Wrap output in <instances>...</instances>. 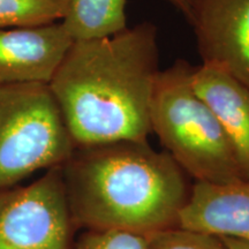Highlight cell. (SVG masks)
<instances>
[{
    "instance_id": "obj_1",
    "label": "cell",
    "mask_w": 249,
    "mask_h": 249,
    "mask_svg": "<svg viewBox=\"0 0 249 249\" xmlns=\"http://www.w3.org/2000/svg\"><path fill=\"white\" fill-rule=\"evenodd\" d=\"M157 28L73 42L49 83L74 145L148 141L160 75Z\"/></svg>"
},
{
    "instance_id": "obj_2",
    "label": "cell",
    "mask_w": 249,
    "mask_h": 249,
    "mask_svg": "<svg viewBox=\"0 0 249 249\" xmlns=\"http://www.w3.org/2000/svg\"><path fill=\"white\" fill-rule=\"evenodd\" d=\"M61 171L77 230L148 236L178 227L192 188L173 158L148 141L76 147Z\"/></svg>"
},
{
    "instance_id": "obj_3",
    "label": "cell",
    "mask_w": 249,
    "mask_h": 249,
    "mask_svg": "<svg viewBox=\"0 0 249 249\" xmlns=\"http://www.w3.org/2000/svg\"><path fill=\"white\" fill-rule=\"evenodd\" d=\"M194 67L177 60L156 80L150 107L151 130L165 151L196 181L246 180L222 124L192 85Z\"/></svg>"
},
{
    "instance_id": "obj_4",
    "label": "cell",
    "mask_w": 249,
    "mask_h": 249,
    "mask_svg": "<svg viewBox=\"0 0 249 249\" xmlns=\"http://www.w3.org/2000/svg\"><path fill=\"white\" fill-rule=\"evenodd\" d=\"M74 149L49 85H0V191L61 166Z\"/></svg>"
},
{
    "instance_id": "obj_5",
    "label": "cell",
    "mask_w": 249,
    "mask_h": 249,
    "mask_svg": "<svg viewBox=\"0 0 249 249\" xmlns=\"http://www.w3.org/2000/svg\"><path fill=\"white\" fill-rule=\"evenodd\" d=\"M76 230L61 166L0 191V249H74Z\"/></svg>"
},
{
    "instance_id": "obj_6",
    "label": "cell",
    "mask_w": 249,
    "mask_h": 249,
    "mask_svg": "<svg viewBox=\"0 0 249 249\" xmlns=\"http://www.w3.org/2000/svg\"><path fill=\"white\" fill-rule=\"evenodd\" d=\"M188 22L203 64L249 89V0H191Z\"/></svg>"
},
{
    "instance_id": "obj_7",
    "label": "cell",
    "mask_w": 249,
    "mask_h": 249,
    "mask_svg": "<svg viewBox=\"0 0 249 249\" xmlns=\"http://www.w3.org/2000/svg\"><path fill=\"white\" fill-rule=\"evenodd\" d=\"M71 44L61 22L0 29V85H49Z\"/></svg>"
},
{
    "instance_id": "obj_8",
    "label": "cell",
    "mask_w": 249,
    "mask_h": 249,
    "mask_svg": "<svg viewBox=\"0 0 249 249\" xmlns=\"http://www.w3.org/2000/svg\"><path fill=\"white\" fill-rule=\"evenodd\" d=\"M178 226L217 238L249 240V180L196 181L180 213Z\"/></svg>"
},
{
    "instance_id": "obj_9",
    "label": "cell",
    "mask_w": 249,
    "mask_h": 249,
    "mask_svg": "<svg viewBox=\"0 0 249 249\" xmlns=\"http://www.w3.org/2000/svg\"><path fill=\"white\" fill-rule=\"evenodd\" d=\"M192 85L222 124L249 180V89L222 68L204 64L194 67Z\"/></svg>"
},
{
    "instance_id": "obj_10",
    "label": "cell",
    "mask_w": 249,
    "mask_h": 249,
    "mask_svg": "<svg viewBox=\"0 0 249 249\" xmlns=\"http://www.w3.org/2000/svg\"><path fill=\"white\" fill-rule=\"evenodd\" d=\"M127 0H68L61 24L73 39L110 37L126 30Z\"/></svg>"
},
{
    "instance_id": "obj_11",
    "label": "cell",
    "mask_w": 249,
    "mask_h": 249,
    "mask_svg": "<svg viewBox=\"0 0 249 249\" xmlns=\"http://www.w3.org/2000/svg\"><path fill=\"white\" fill-rule=\"evenodd\" d=\"M68 0H0V29L38 27L62 20Z\"/></svg>"
},
{
    "instance_id": "obj_12",
    "label": "cell",
    "mask_w": 249,
    "mask_h": 249,
    "mask_svg": "<svg viewBox=\"0 0 249 249\" xmlns=\"http://www.w3.org/2000/svg\"><path fill=\"white\" fill-rule=\"evenodd\" d=\"M147 249H225L217 236L172 227L148 235Z\"/></svg>"
},
{
    "instance_id": "obj_13",
    "label": "cell",
    "mask_w": 249,
    "mask_h": 249,
    "mask_svg": "<svg viewBox=\"0 0 249 249\" xmlns=\"http://www.w3.org/2000/svg\"><path fill=\"white\" fill-rule=\"evenodd\" d=\"M148 236L118 230H85L74 249H147Z\"/></svg>"
},
{
    "instance_id": "obj_14",
    "label": "cell",
    "mask_w": 249,
    "mask_h": 249,
    "mask_svg": "<svg viewBox=\"0 0 249 249\" xmlns=\"http://www.w3.org/2000/svg\"><path fill=\"white\" fill-rule=\"evenodd\" d=\"M219 240L225 249H249V240L238 238H229V236H220Z\"/></svg>"
},
{
    "instance_id": "obj_15",
    "label": "cell",
    "mask_w": 249,
    "mask_h": 249,
    "mask_svg": "<svg viewBox=\"0 0 249 249\" xmlns=\"http://www.w3.org/2000/svg\"><path fill=\"white\" fill-rule=\"evenodd\" d=\"M166 1L171 2L178 11L181 12L188 21L189 15H191V0H166Z\"/></svg>"
}]
</instances>
